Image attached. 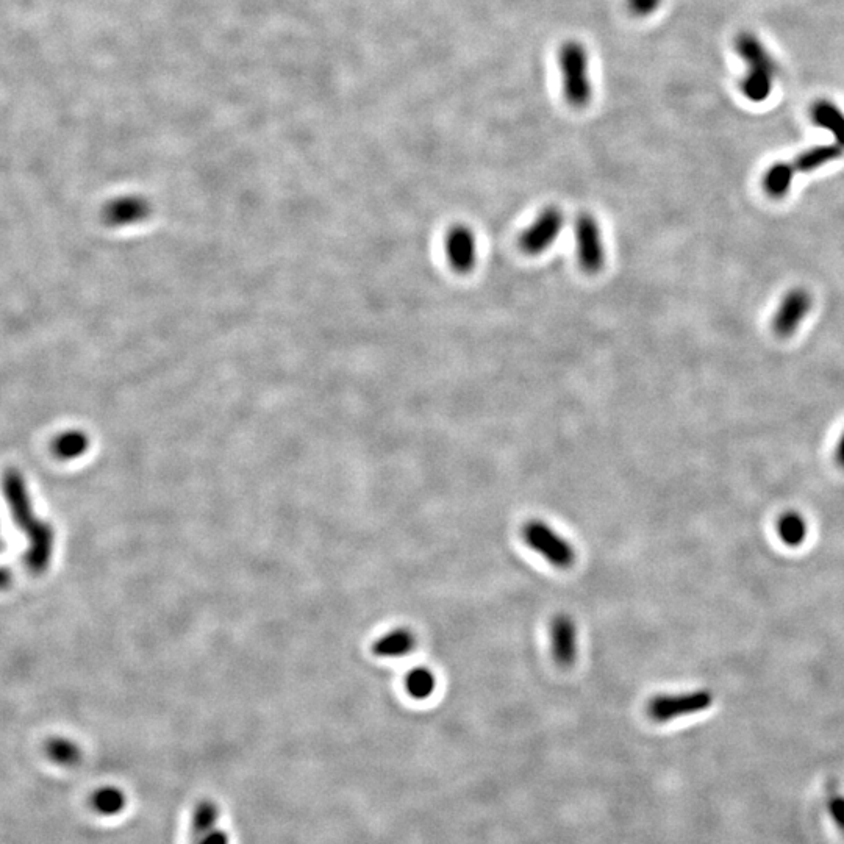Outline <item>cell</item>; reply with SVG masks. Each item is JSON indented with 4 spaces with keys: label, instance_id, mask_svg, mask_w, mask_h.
Returning <instances> with one entry per match:
<instances>
[{
    "label": "cell",
    "instance_id": "obj_24",
    "mask_svg": "<svg viewBox=\"0 0 844 844\" xmlns=\"http://www.w3.org/2000/svg\"><path fill=\"white\" fill-rule=\"evenodd\" d=\"M191 844H232V841H230V835L227 834L226 830L219 826L215 830H211L210 834L205 835L201 840L194 841Z\"/></svg>",
    "mask_w": 844,
    "mask_h": 844
},
{
    "label": "cell",
    "instance_id": "obj_25",
    "mask_svg": "<svg viewBox=\"0 0 844 844\" xmlns=\"http://www.w3.org/2000/svg\"><path fill=\"white\" fill-rule=\"evenodd\" d=\"M2 548H4V544H2V540H0V552H2ZM11 582V574L8 573V569L0 568V590H5V588L10 585Z\"/></svg>",
    "mask_w": 844,
    "mask_h": 844
},
{
    "label": "cell",
    "instance_id": "obj_18",
    "mask_svg": "<svg viewBox=\"0 0 844 844\" xmlns=\"http://www.w3.org/2000/svg\"><path fill=\"white\" fill-rule=\"evenodd\" d=\"M794 171L791 161H779L766 171L763 177V188L773 199L787 196L793 183Z\"/></svg>",
    "mask_w": 844,
    "mask_h": 844
},
{
    "label": "cell",
    "instance_id": "obj_23",
    "mask_svg": "<svg viewBox=\"0 0 844 844\" xmlns=\"http://www.w3.org/2000/svg\"><path fill=\"white\" fill-rule=\"evenodd\" d=\"M827 810H829L830 818L834 819V823L844 834V796L832 794L827 801Z\"/></svg>",
    "mask_w": 844,
    "mask_h": 844
},
{
    "label": "cell",
    "instance_id": "obj_19",
    "mask_svg": "<svg viewBox=\"0 0 844 844\" xmlns=\"http://www.w3.org/2000/svg\"><path fill=\"white\" fill-rule=\"evenodd\" d=\"M90 804L97 815H121L127 807V796L121 788L102 787L94 791Z\"/></svg>",
    "mask_w": 844,
    "mask_h": 844
},
{
    "label": "cell",
    "instance_id": "obj_17",
    "mask_svg": "<svg viewBox=\"0 0 844 844\" xmlns=\"http://www.w3.org/2000/svg\"><path fill=\"white\" fill-rule=\"evenodd\" d=\"M777 533L782 543L790 548H798L807 540L809 535V524L804 516L798 512H785L777 519Z\"/></svg>",
    "mask_w": 844,
    "mask_h": 844
},
{
    "label": "cell",
    "instance_id": "obj_21",
    "mask_svg": "<svg viewBox=\"0 0 844 844\" xmlns=\"http://www.w3.org/2000/svg\"><path fill=\"white\" fill-rule=\"evenodd\" d=\"M47 755L58 765L74 766L82 759V752L74 741L54 738L47 743Z\"/></svg>",
    "mask_w": 844,
    "mask_h": 844
},
{
    "label": "cell",
    "instance_id": "obj_15",
    "mask_svg": "<svg viewBox=\"0 0 844 844\" xmlns=\"http://www.w3.org/2000/svg\"><path fill=\"white\" fill-rule=\"evenodd\" d=\"M843 154L844 149L838 144H826V146H816L802 152L791 163L796 172H810L827 165L830 161L838 160Z\"/></svg>",
    "mask_w": 844,
    "mask_h": 844
},
{
    "label": "cell",
    "instance_id": "obj_13",
    "mask_svg": "<svg viewBox=\"0 0 844 844\" xmlns=\"http://www.w3.org/2000/svg\"><path fill=\"white\" fill-rule=\"evenodd\" d=\"M144 213H146V205L141 199L121 197L105 207L104 219L108 226L124 227L127 224H135L138 219H143Z\"/></svg>",
    "mask_w": 844,
    "mask_h": 844
},
{
    "label": "cell",
    "instance_id": "obj_7",
    "mask_svg": "<svg viewBox=\"0 0 844 844\" xmlns=\"http://www.w3.org/2000/svg\"><path fill=\"white\" fill-rule=\"evenodd\" d=\"M565 229V215L557 207L544 208L519 237V247L524 254L538 257L548 252Z\"/></svg>",
    "mask_w": 844,
    "mask_h": 844
},
{
    "label": "cell",
    "instance_id": "obj_6",
    "mask_svg": "<svg viewBox=\"0 0 844 844\" xmlns=\"http://www.w3.org/2000/svg\"><path fill=\"white\" fill-rule=\"evenodd\" d=\"M713 705L710 690L688 691L680 694L655 696L648 705V713L657 723H668L682 716L698 715Z\"/></svg>",
    "mask_w": 844,
    "mask_h": 844
},
{
    "label": "cell",
    "instance_id": "obj_14",
    "mask_svg": "<svg viewBox=\"0 0 844 844\" xmlns=\"http://www.w3.org/2000/svg\"><path fill=\"white\" fill-rule=\"evenodd\" d=\"M812 118L816 126L834 133L838 146L844 149V113L829 101H818L812 108Z\"/></svg>",
    "mask_w": 844,
    "mask_h": 844
},
{
    "label": "cell",
    "instance_id": "obj_12",
    "mask_svg": "<svg viewBox=\"0 0 844 844\" xmlns=\"http://www.w3.org/2000/svg\"><path fill=\"white\" fill-rule=\"evenodd\" d=\"M221 826V809L213 799H202L194 805L190 816V841L201 840L211 830Z\"/></svg>",
    "mask_w": 844,
    "mask_h": 844
},
{
    "label": "cell",
    "instance_id": "obj_8",
    "mask_svg": "<svg viewBox=\"0 0 844 844\" xmlns=\"http://www.w3.org/2000/svg\"><path fill=\"white\" fill-rule=\"evenodd\" d=\"M444 254L452 271L466 276L476 268L479 260V246L476 233L465 224H455L444 238Z\"/></svg>",
    "mask_w": 844,
    "mask_h": 844
},
{
    "label": "cell",
    "instance_id": "obj_16",
    "mask_svg": "<svg viewBox=\"0 0 844 844\" xmlns=\"http://www.w3.org/2000/svg\"><path fill=\"white\" fill-rule=\"evenodd\" d=\"M90 448V438L82 430H68L61 433L52 443V452L60 460H76Z\"/></svg>",
    "mask_w": 844,
    "mask_h": 844
},
{
    "label": "cell",
    "instance_id": "obj_9",
    "mask_svg": "<svg viewBox=\"0 0 844 844\" xmlns=\"http://www.w3.org/2000/svg\"><path fill=\"white\" fill-rule=\"evenodd\" d=\"M812 305V294L804 288H794L785 294L773 319V330L777 337H791L809 315Z\"/></svg>",
    "mask_w": 844,
    "mask_h": 844
},
{
    "label": "cell",
    "instance_id": "obj_4",
    "mask_svg": "<svg viewBox=\"0 0 844 844\" xmlns=\"http://www.w3.org/2000/svg\"><path fill=\"white\" fill-rule=\"evenodd\" d=\"M523 538L532 551L546 558L555 568L568 569L576 562L573 544L540 519L524 524Z\"/></svg>",
    "mask_w": 844,
    "mask_h": 844
},
{
    "label": "cell",
    "instance_id": "obj_20",
    "mask_svg": "<svg viewBox=\"0 0 844 844\" xmlns=\"http://www.w3.org/2000/svg\"><path fill=\"white\" fill-rule=\"evenodd\" d=\"M437 687V679L426 668H415L405 677V690L418 701L430 698Z\"/></svg>",
    "mask_w": 844,
    "mask_h": 844
},
{
    "label": "cell",
    "instance_id": "obj_10",
    "mask_svg": "<svg viewBox=\"0 0 844 844\" xmlns=\"http://www.w3.org/2000/svg\"><path fill=\"white\" fill-rule=\"evenodd\" d=\"M552 655L558 666L571 668L577 659V627L569 615L555 616L551 624Z\"/></svg>",
    "mask_w": 844,
    "mask_h": 844
},
{
    "label": "cell",
    "instance_id": "obj_1",
    "mask_svg": "<svg viewBox=\"0 0 844 844\" xmlns=\"http://www.w3.org/2000/svg\"><path fill=\"white\" fill-rule=\"evenodd\" d=\"M5 496L10 502L11 512L16 524L29 537L30 548L26 555V565L30 573L40 574L46 571L54 552V532L47 524L41 523L33 513L32 502L27 493L26 482L15 469H10L4 477Z\"/></svg>",
    "mask_w": 844,
    "mask_h": 844
},
{
    "label": "cell",
    "instance_id": "obj_22",
    "mask_svg": "<svg viewBox=\"0 0 844 844\" xmlns=\"http://www.w3.org/2000/svg\"><path fill=\"white\" fill-rule=\"evenodd\" d=\"M663 0H626V8L635 18H648L662 7Z\"/></svg>",
    "mask_w": 844,
    "mask_h": 844
},
{
    "label": "cell",
    "instance_id": "obj_11",
    "mask_svg": "<svg viewBox=\"0 0 844 844\" xmlns=\"http://www.w3.org/2000/svg\"><path fill=\"white\" fill-rule=\"evenodd\" d=\"M416 648L415 633L410 629H394L385 633L372 646V652L382 659H399L412 654Z\"/></svg>",
    "mask_w": 844,
    "mask_h": 844
},
{
    "label": "cell",
    "instance_id": "obj_5",
    "mask_svg": "<svg viewBox=\"0 0 844 844\" xmlns=\"http://www.w3.org/2000/svg\"><path fill=\"white\" fill-rule=\"evenodd\" d=\"M577 262L587 274H598L605 265V243L601 224L590 213H582L574 222Z\"/></svg>",
    "mask_w": 844,
    "mask_h": 844
},
{
    "label": "cell",
    "instance_id": "obj_3",
    "mask_svg": "<svg viewBox=\"0 0 844 844\" xmlns=\"http://www.w3.org/2000/svg\"><path fill=\"white\" fill-rule=\"evenodd\" d=\"M737 52L748 65V76L743 80V93L749 101L763 102L768 99L773 91L774 76H776V65L773 58L766 51L765 46L760 43L757 36L744 32L738 35Z\"/></svg>",
    "mask_w": 844,
    "mask_h": 844
},
{
    "label": "cell",
    "instance_id": "obj_26",
    "mask_svg": "<svg viewBox=\"0 0 844 844\" xmlns=\"http://www.w3.org/2000/svg\"><path fill=\"white\" fill-rule=\"evenodd\" d=\"M835 458H837L838 465H840L841 468H844V433L841 435L840 441H838Z\"/></svg>",
    "mask_w": 844,
    "mask_h": 844
},
{
    "label": "cell",
    "instance_id": "obj_2",
    "mask_svg": "<svg viewBox=\"0 0 844 844\" xmlns=\"http://www.w3.org/2000/svg\"><path fill=\"white\" fill-rule=\"evenodd\" d=\"M558 66L562 74V90L569 107L582 110L593 97L590 77V55L585 44L568 40L558 49Z\"/></svg>",
    "mask_w": 844,
    "mask_h": 844
}]
</instances>
